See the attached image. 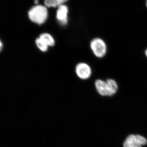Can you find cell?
Masks as SVG:
<instances>
[{"label":"cell","instance_id":"12","mask_svg":"<svg viewBox=\"0 0 147 147\" xmlns=\"http://www.w3.org/2000/svg\"><path fill=\"white\" fill-rule=\"evenodd\" d=\"M40 0H34L35 3L37 4L39 3Z\"/></svg>","mask_w":147,"mask_h":147},{"label":"cell","instance_id":"1","mask_svg":"<svg viewBox=\"0 0 147 147\" xmlns=\"http://www.w3.org/2000/svg\"><path fill=\"white\" fill-rule=\"evenodd\" d=\"M95 86L98 93L104 96L114 95L119 89L117 82L113 79H108L105 81L97 79L95 82Z\"/></svg>","mask_w":147,"mask_h":147},{"label":"cell","instance_id":"14","mask_svg":"<svg viewBox=\"0 0 147 147\" xmlns=\"http://www.w3.org/2000/svg\"><path fill=\"white\" fill-rule=\"evenodd\" d=\"M146 7H147V0H146Z\"/></svg>","mask_w":147,"mask_h":147},{"label":"cell","instance_id":"6","mask_svg":"<svg viewBox=\"0 0 147 147\" xmlns=\"http://www.w3.org/2000/svg\"><path fill=\"white\" fill-rule=\"evenodd\" d=\"M68 7L65 4L61 5L57 8L56 18L60 24L65 25L68 22Z\"/></svg>","mask_w":147,"mask_h":147},{"label":"cell","instance_id":"7","mask_svg":"<svg viewBox=\"0 0 147 147\" xmlns=\"http://www.w3.org/2000/svg\"><path fill=\"white\" fill-rule=\"evenodd\" d=\"M39 37L46 43L49 47H52L55 45V40L51 35L44 33L39 36Z\"/></svg>","mask_w":147,"mask_h":147},{"label":"cell","instance_id":"11","mask_svg":"<svg viewBox=\"0 0 147 147\" xmlns=\"http://www.w3.org/2000/svg\"><path fill=\"white\" fill-rule=\"evenodd\" d=\"M2 48L3 44L2 43V42H1V40H0V52H1V50L2 49Z\"/></svg>","mask_w":147,"mask_h":147},{"label":"cell","instance_id":"10","mask_svg":"<svg viewBox=\"0 0 147 147\" xmlns=\"http://www.w3.org/2000/svg\"><path fill=\"white\" fill-rule=\"evenodd\" d=\"M60 2L61 3V4H65V3L67 2L69 0H59Z\"/></svg>","mask_w":147,"mask_h":147},{"label":"cell","instance_id":"2","mask_svg":"<svg viewBox=\"0 0 147 147\" xmlns=\"http://www.w3.org/2000/svg\"><path fill=\"white\" fill-rule=\"evenodd\" d=\"M28 16L31 21L40 25L45 23L48 17V8L44 5L36 4L30 9Z\"/></svg>","mask_w":147,"mask_h":147},{"label":"cell","instance_id":"9","mask_svg":"<svg viewBox=\"0 0 147 147\" xmlns=\"http://www.w3.org/2000/svg\"><path fill=\"white\" fill-rule=\"evenodd\" d=\"M35 42L37 47L42 52H45L48 50L49 46L44 41H42L39 37L36 38Z\"/></svg>","mask_w":147,"mask_h":147},{"label":"cell","instance_id":"4","mask_svg":"<svg viewBox=\"0 0 147 147\" xmlns=\"http://www.w3.org/2000/svg\"><path fill=\"white\" fill-rule=\"evenodd\" d=\"M147 139L138 134H131L128 136L123 143L124 147H142L146 144Z\"/></svg>","mask_w":147,"mask_h":147},{"label":"cell","instance_id":"8","mask_svg":"<svg viewBox=\"0 0 147 147\" xmlns=\"http://www.w3.org/2000/svg\"><path fill=\"white\" fill-rule=\"evenodd\" d=\"M59 0H44V5L47 8H57L61 5Z\"/></svg>","mask_w":147,"mask_h":147},{"label":"cell","instance_id":"3","mask_svg":"<svg viewBox=\"0 0 147 147\" xmlns=\"http://www.w3.org/2000/svg\"><path fill=\"white\" fill-rule=\"evenodd\" d=\"M90 46L94 55L97 58L103 57L107 53V45L101 38H96L92 40Z\"/></svg>","mask_w":147,"mask_h":147},{"label":"cell","instance_id":"13","mask_svg":"<svg viewBox=\"0 0 147 147\" xmlns=\"http://www.w3.org/2000/svg\"><path fill=\"white\" fill-rule=\"evenodd\" d=\"M145 55L146 57L147 58V48L146 49V50L145 51Z\"/></svg>","mask_w":147,"mask_h":147},{"label":"cell","instance_id":"5","mask_svg":"<svg viewBox=\"0 0 147 147\" xmlns=\"http://www.w3.org/2000/svg\"><path fill=\"white\" fill-rule=\"evenodd\" d=\"M75 71L76 75L80 79L86 80L92 75V69L88 64L81 63L76 66Z\"/></svg>","mask_w":147,"mask_h":147}]
</instances>
